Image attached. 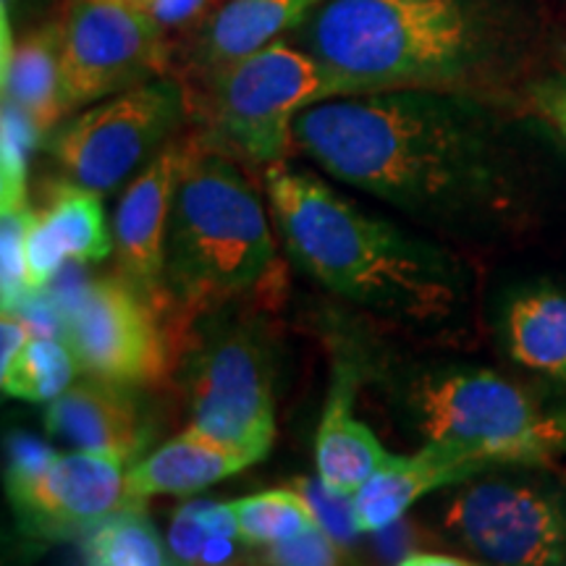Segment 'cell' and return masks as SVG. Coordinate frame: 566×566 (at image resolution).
Segmentation results:
<instances>
[{
  "mask_svg": "<svg viewBox=\"0 0 566 566\" xmlns=\"http://www.w3.org/2000/svg\"><path fill=\"white\" fill-rule=\"evenodd\" d=\"M184 113L181 84L158 76L82 108L48 137V150L69 181L103 197L116 192L168 145Z\"/></svg>",
  "mask_w": 566,
  "mask_h": 566,
  "instance_id": "ba28073f",
  "label": "cell"
},
{
  "mask_svg": "<svg viewBox=\"0 0 566 566\" xmlns=\"http://www.w3.org/2000/svg\"><path fill=\"white\" fill-rule=\"evenodd\" d=\"M84 556L97 566H163L171 548L142 506H124L84 533Z\"/></svg>",
  "mask_w": 566,
  "mask_h": 566,
  "instance_id": "603a6c76",
  "label": "cell"
},
{
  "mask_svg": "<svg viewBox=\"0 0 566 566\" xmlns=\"http://www.w3.org/2000/svg\"><path fill=\"white\" fill-rule=\"evenodd\" d=\"M3 212V231H0V283H3V313H9L19 304L24 294H30L27 286V254H24V229L30 205L17 210Z\"/></svg>",
  "mask_w": 566,
  "mask_h": 566,
  "instance_id": "484cf974",
  "label": "cell"
},
{
  "mask_svg": "<svg viewBox=\"0 0 566 566\" xmlns=\"http://www.w3.org/2000/svg\"><path fill=\"white\" fill-rule=\"evenodd\" d=\"M122 3L155 19L166 30H174V27H184L202 17L212 0H122Z\"/></svg>",
  "mask_w": 566,
  "mask_h": 566,
  "instance_id": "f1b7e54d",
  "label": "cell"
},
{
  "mask_svg": "<svg viewBox=\"0 0 566 566\" xmlns=\"http://www.w3.org/2000/svg\"><path fill=\"white\" fill-rule=\"evenodd\" d=\"M535 105L541 116L566 139V71L535 90Z\"/></svg>",
  "mask_w": 566,
  "mask_h": 566,
  "instance_id": "f546056e",
  "label": "cell"
},
{
  "mask_svg": "<svg viewBox=\"0 0 566 566\" xmlns=\"http://www.w3.org/2000/svg\"><path fill=\"white\" fill-rule=\"evenodd\" d=\"M260 457L189 424L184 433L137 459L126 470V499L142 506L155 495H189L229 480Z\"/></svg>",
  "mask_w": 566,
  "mask_h": 566,
  "instance_id": "2e32d148",
  "label": "cell"
},
{
  "mask_svg": "<svg viewBox=\"0 0 566 566\" xmlns=\"http://www.w3.org/2000/svg\"><path fill=\"white\" fill-rule=\"evenodd\" d=\"M279 271L265 205L221 147L187 142L166 233V292L195 310L263 292Z\"/></svg>",
  "mask_w": 566,
  "mask_h": 566,
  "instance_id": "277c9868",
  "label": "cell"
},
{
  "mask_svg": "<svg viewBox=\"0 0 566 566\" xmlns=\"http://www.w3.org/2000/svg\"><path fill=\"white\" fill-rule=\"evenodd\" d=\"M38 139L40 134L32 129V124L3 103V139H0V155H3L0 197L3 202H0V210L27 208V163H30V153Z\"/></svg>",
  "mask_w": 566,
  "mask_h": 566,
  "instance_id": "d4e9b609",
  "label": "cell"
},
{
  "mask_svg": "<svg viewBox=\"0 0 566 566\" xmlns=\"http://www.w3.org/2000/svg\"><path fill=\"white\" fill-rule=\"evenodd\" d=\"M66 344L90 378L116 386L158 384L168 370L158 310L122 275L84 289L69 315Z\"/></svg>",
  "mask_w": 566,
  "mask_h": 566,
  "instance_id": "8fae6325",
  "label": "cell"
},
{
  "mask_svg": "<svg viewBox=\"0 0 566 566\" xmlns=\"http://www.w3.org/2000/svg\"><path fill=\"white\" fill-rule=\"evenodd\" d=\"M126 470V459L105 451H27L11 467L9 499L32 533H87L105 516L132 506Z\"/></svg>",
  "mask_w": 566,
  "mask_h": 566,
  "instance_id": "7c38bea8",
  "label": "cell"
},
{
  "mask_svg": "<svg viewBox=\"0 0 566 566\" xmlns=\"http://www.w3.org/2000/svg\"><path fill=\"white\" fill-rule=\"evenodd\" d=\"M208 533L197 520L195 506H184L176 512L171 533H168V548H171V556L181 564H200L202 562V548L208 543Z\"/></svg>",
  "mask_w": 566,
  "mask_h": 566,
  "instance_id": "83f0119b",
  "label": "cell"
},
{
  "mask_svg": "<svg viewBox=\"0 0 566 566\" xmlns=\"http://www.w3.org/2000/svg\"><path fill=\"white\" fill-rule=\"evenodd\" d=\"M357 380L352 370L331 388L315 436V467L323 491L334 499L349 501L354 493L386 462L388 451L363 420L354 417Z\"/></svg>",
  "mask_w": 566,
  "mask_h": 566,
  "instance_id": "ac0fdd59",
  "label": "cell"
},
{
  "mask_svg": "<svg viewBox=\"0 0 566 566\" xmlns=\"http://www.w3.org/2000/svg\"><path fill=\"white\" fill-rule=\"evenodd\" d=\"M344 95H354V90L336 71L296 42L279 38L208 74V142L268 168L294 147L292 126L304 108Z\"/></svg>",
  "mask_w": 566,
  "mask_h": 566,
  "instance_id": "8992f818",
  "label": "cell"
},
{
  "mask_svg": "<svg viewBox=\"0 0 566 566\" xmlns=\"http://www.w3.org/2000/svg\"><path fill=\"white\" fill-rule=\"evenodd\" d=\"M292 142L328 176L433 229H457L506 192L493 142L451 92L331 97L294 118Z\"/></svg>",
  "mask_w": 566,
  "mask_h": 566,
  "instance_id": "6da1fadb",
  "label": "cell"
},
{
  "mask_svg": "<svg viewBox=\"0 0 566 566\" xmlns=\"http://www.w3.org/2000/svg\"><path fill=\"white\" fill-rule=\"evenodd\" d=\"M229 504L237 520L239 541L250 546L268 548L323 527L313 501L289 488H271V491L233 499Z\"/></svg>",
  "mask_w": 566,
  "mask_h": 566,
  "instance_id": "7402d4cb",
  "label": "cell"
},
{
  "mask_svg": "<svg viewBox=\"0 0 566 566\" xmlns=\"http://www.w3.org/2000/svg\"><path fill=\"white\" fill-rule=\"evenodd\" d=\"M401 564H467L464 558H454V556H441V554H407V558Z\"/></svg>",
  "mask_w": 566,
  "mask_h": 566,
  "instance_id": "836d02e7",
  "label": "cell"
},
{
  "mask_svg": "<svg viewBox=\"0 0 566 566\" xmlns=\"http://www.w3.org/2000/svg\"><path fill=\"white\" fill-rule=\"evenodd\" d=\"M184 375L195 428L265 459L275 441V357L265 325L252 317L210 323Z\"/></svg>",
  "mask_w": 566,
  "mask_h": 566,
  "instance_id": "52a82bcc",
  "label": "cell"
},
{
  "mask_svg": "<svg viewBox=\"0 0 566 566\" xmlns=\"http://www.w3.org/2000/svg\"><path fill=\"white\" fill-rule=\"evenodd\" d=\"M506 354L525 370L566 386V294L535 286L514 294L501 315Z\"/></svg>",
  "mask_w": 566,
  "mask_h": 566,
  "instance_id": "44dd1931",
  "label": "cell"
},
{
  "mask_svg": "<svg viewBox=\"0 0 566 566\" xmlns=\"http://www.w3.org/2000/svg\"><path fill=\"white\" fill-rule=\"evenodd\" d=\"M3 103L19 111L40 139H48L69 116L61 84V21L40 27L13 45L3 66Z\"/></svg>",
  "mask_w": 566,
  "mask_h": 566,
  "instance_id": "ffe728a7",
  "label": "cell"
},
{
  "mask_svg": "<svg viewBox=\"0 0 566 566\" xmlns=\"http://www.w3.org/2000/svg\"><path fill=\"white\" fill-rule=\"evenodd\" d=\"M294 42L354 90L459 95L491 69L499 27L483 0H323Z\"/></svg>",
  "mask_w": 566,
  "mask_h": 566,
  "instance_id": "3957f363",
  "label": "cell"
},
{
  "mask_svg": "<svg viewBox=\"0 0 566 566\" xmlns=\"http://www.w3.org/2000/svg\"><path fill=\"white\" fill-rule=\"evenodd\" d=\"M323 0H226L202 24L195 59L205 74L231 66L292 32Z\"/></svg>",
  "mask_w": 566,
  "mask_h": 566,
  "instance_id": "d6986e66",
  "label": "cell"
},
{
  "mask_svg": "<svg viewBox=\"0 0 566 566\" xmlns=\"http://www.w3.org/2000/svg\"><path fill=\"white\" fill-rule=\"evenodd\" d=\"M59 21L69 113L158 80L166 69V27L122 0H69Z\"/></svg>",
  "mask_w": 566,
  "mask_h": 566,
  "instance_id": "30bf717a",
  "label": "cell"
},
{
  "mask_svg": "<svg viewBox=\"0 0 566 566\" xmlns=\"http://www.w3.org/2000/svg\"><path fill=\"white\" fill-rule=\"evenodd\" d=\"M396 407L422 441L472 446L495 467L566 462V399H548L495 373H409L396 386Z\"/></svg>",
  "mask_w": 566,
  "mask_h": 566,
  "instance_id": "5b68a950",
  "label": "cell"
},
{
  "mask_svg": "<svg viewBox=\"0 0 566 566\" xmlns=\"http://www.w3.org/2000/svg\"><path fill=\"white\" fill-rule=\"evenodd\" d=\"M187 142H171L132 179L116 208L113 250L126 283L160 310L166 292V233Z\"/></svg>",
  "mask_w": 566,
  "mask_h": 566,
  "instance_id": "4fadbf2b",
  "label": "cell"
},
{
  "mask_svg": "<svg viewBox=\"0 0 566 566\" xmlns=\"http://www.w3.org/2000/svg\"><path fill=\"white\" fill-rule=\"evenodd\" d=\"M488 472L459 483L443 506L449 537L485 564H566V488L533 472Z\"/></svg>",
  "mask_w": 566,
  "mask_h": 566,
  "instance_id": "9c48e42d",
  "label": "cell"
},
{
  "mask_svg": "<svg viewBox=\"0 0 566 566\" xmlns=\"http://www.w3.org/2000/svg\"><path fill=\"white\" fill-rule=\"evenodd\" d=\"M32 336L34 334L30 323L21 321V317L13 315L11 310L9 313H3V321H0V370L9 367L13 359H17V354L30 344Z\"/></svg>",
  "mask_w": 566,
  "mask_h": 566,
  "instance_id": "4dcf8cb0",
  "label": "cell"
},
{
  "mask_svg": "<svg viewBox=\"0 0 566 566\" xmlns=\"http://www.w3.org/2000/svg\"><path fill=\"white\" fill-rule=\"evenodd\" d=\"M192 506H195L197 520H200V525L210 537H239L237 520H233L229 501H223V504H208V501H202V504H192Z\"/></svg>",
  "mask_w": 566,
  "mask_h": 566,
  "instance_id": "1f68e13d",
  "label": "cell"
},
{
  "mask_svg": "<svg viewBox=\"0 0 566 566\" xmlns=\"http://www.w3.org/2000/svg\"><path fill=\"white\" fill-rule=\"evenodd\" d=\"M231 541H233V537H208V543H205V548H202V562L200 564L229 562L231 554H233Z\"/></svg>",
  "mask_w": 566,
  "mask_h": 566,
  "instance_id": "d6a6232c",
  "label": "cell"
},
{
  "mask_svg": "<svg viewBox=\"0 0 566 566\" xmlns=\"http://www.w3.org/2000/svg\"><path fill=\"white\" fill-rule=\"evenodd\" d=\"M45 428L71 449L105 451L129 464L147 443L142 412L137 401L126 394V386L97 378L71 384L59 399H53L45 412Z\"/></svg>",
  "mask_w": 566,
  "mask_h": 566,
  "instance_id": "e0dca14e",
  "label": "cell"
},
{
  "mask_svg": "<svg viewBox=\"0 0 566 566\" xmlns=\"http://www.w3.org/2000/svg\"><path fill=\"white\" fill-rule=\"evenodd\" d=\"M283 247L342 300L405 328H441L464 304L462 268L441 247L380 221L286 163L263 174Z\"/></svg>",
  "mask_w": 566,
  "mask_h": 566,
  "instance_id": "7a4b0ae2",
  "label": "cell"
},
{
  "mask_svg": "<svg viewBox=\"0 0 566 566\" xmlns=\"http://www.w3.org/2000/svg\"><path fill=\"white\" fill-rule=\"evenodd\" d=\"M499 470L478 449L454 441H424L415 454H388L375 475L349 499L354 533H380L424 495L457 488L480 472Z\"/></svg>",
  "mask_w": 566,
  "mask_h": 566,
  "instance_id": "5bb4252c",
  "label": "cell"
},
{
  "mask_svg": "<svg viewBox=\"0 0 566 566\" xmlns=\"http://www.w3.org/2000/svg\"><path fill=\"white\" fill-rule=\"evenodd\" d=\"M76 367L80 363L69 344L32 336L30 344L17 354V359L0 370V384H3V394L13 399L51 405L74 384Z\"/></svg>",
  "mask_w": 566,
  "mask_h": 566,
  "instance_id": "cb8c5ba5",
  "label": "cell"
},
{
  "mask_svg": "<svg viewBox=\"0 0 566 566\" xmlns=\"http://www.w3.org/2000/svg\"><path fill=\"white\" fill-rule=\"evenodd\" d=\"M113 252L101 195L69 181L53 189L45 208L27 216L24 254L30 292L45 289L63 263H97Z\"/></svg>",
  "mask_w": 566,
  "mask_h": 566,
  "instance_id": "9a60e30c",
  "label": "cell"
},
{
  "mask_svg": "<svg viewBox=\"0 0 566 566\" xmlns=\"http://www.w3.org/2000/svg\"><path fill=\"white\" fill-rule=\"evenodd\" d=\"M268 562L271 564H296V566H328V564H344L346 551L338 546L336 537L328 530L317 527L310 530L294 541L275 543L268 546Z\"/></svg>",
  "mask_w": 566,
  "mask_h": 566,
  "instance_id": "4316f807",
  "label": "cell"
}]
</instances>
